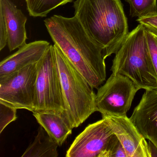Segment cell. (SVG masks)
<instances>
[{
    "label": "cell",
    "mask_w": 157,
    "mask_h": 157,
    "mask_svg": "<svg viewBox=\"0 0 157 157\" xmlns=\"http://www.w3.org/2000/svg\"><path fill=\"white\" fill-rule=\"evenodd\" d=\"M55 44L94 89L106 79L103 50L86 33L75 16L54 15L44 21Z\"/></svg>",
    "instance_id": "obj_1"
},
{
    "label": "cell",
    "mask_w": 157,
    "mask_h": 157,
    "mask_svg": "<svg viewBox=\"0 0 157 157\" xmlns=\"http://www.w3.org/2000/svg\"><path fill=\"white\" fill-rule=\"evenodd\" d=\"M74 16L105 59L116 54L129 33L121 0H76Z\"/></svg>",
    "instance_id": "obj_2"
},
{
    "label": "cell",
    "mask_w": 157,
    "mask_h": 157,
    "mask_svg": "<svg viewBox=\"0 0 157 157\" xmlns=\"http://www.w3.org/2000/svg\"><path fill=\"white\" fill-rule=\"evenodd\" d=\"M110 70L128 77L140 90L157 89V74L143 25L139 24L129 33L116 53Z\"/></svg>",
    "instance_id": "obj_3"
},
{
    "label": "cell",
    "mask_w": 157,
    "mask_h": 157,
    "mask_svg": "<svg viewBox=\"0 0 157 157\" xmlns=\"http://www.w3.org/2000/svg\"><path fill=\"white\" fill-rule=\"evenodd\" d=\"M65 104L64 115L72 128L97 112L94 88L54 44Z\"/></svg>",
    "instance_id": "obj_4"
},
{
    "label": "cell",
    "mask_w": 157,
    "mask_h": 157,
    "mask_svg": "<svg viewBox=\"0 0 157 157\" xmlns=\"http://www.w3.org/2000/svg\"><path fill=\"white\" fill-rule=\"evenodd\" d=\"M65 111L55 48L54 45H50L37 63L34 112L64 113Z\"/></svg>",
    "instance_id": "obj_5"
},
{
    "label": "cell",
    "mask_w": 157,
    "mask_h": 157,
    "mask_svg": "<svg viewBox=\"0 0 157 157\" xmlns=\"http://www.w3.org/2000/svg\"><path fill=\"white\" fill-rule=\"evenodd\" d=\"M140 90L124 75L112 74L97 89L96 105L102 116H125L137 92Z\"/></svg>",
    "instance_id": "obj_6"
},
{
    "label": "cell",
    "mask_w": 157,
    "mask_h": 157,
    "mask_svg": "<svg viewBox=\"0 0 157 157\" xmlns=\"http://www.w3.org/2000/svg\"><path fill=\"white\" fill-rule=\"evenodd\" d=\"M37 63L0 77V102L17 109L34 112Z\"/></svg>",
    "instance_id": "obj_7"
},
{
    "label": "cell",
    "mask_w": 157,
    "mask_h": 157,
    "mask_svg": "<svg viewBox=\"0 0 157 157\" xmlns=\"http://www.w3.org/2000/svg\"><path fill=\"white\" fill-rule=\"evenodd\" d=\"M106 117L90 124L79 134L67 151V157H101L113 135Z\"/></svg>",
    "instance_id": "obj_8"
},
{
    "label": "cell",
    "mask_w": 157,
    "mask_h": 157,
    "mask_svg": "<svg viewBox=\"0 0 157 157\" xmlns=\"http://www.w3.org/2000/svg\"><path fill=\"white\" fill-rule=\"evenodd\" d=\"M106 117L113 133L122 144L127 157H152L149 145L130 118L127 116Z\"/></svg>",
    "instance_id": "obj_9"
},
{
    "label": "cell",
    "mask_w": 157,
    "mask_h": 157,
    "mask_svg": "<svg viewBox=\"0 0 157 157\" xmlns=\"http://www.w3.org/2000/svg\"><path fill=\"white\" fill-rule=\"evenodd\" d=\"M130 119L143 137L157 149V89L146 90Z\"/></svg>",
    "instance_id": "obj_10"
},
{
    "label": "cell",
    "mask_w": 157,
    "mask_h": 157,
    "mask_svg": "<svg viewBox=\"0 0 157 157\" xmlns=\"http://www.w3.org/2000/svg\"><path fill=\"white\" fill-rule=\"evenodd\" d=\"M50 43L36 41L23 46L0 63V77L10 75L27 66L38 62L44 56Z\"/></svg>",
    "instance_id": "obj_11"
},
{
    "label": "cell",
    "mask_w": 157,
    "mask_h": 157,
    "mask_svg": "<svg viewBox=\"0 0 157 157\" xmlns=\"http://www.w3.org/2000/svg\"><path fill=\"white\" fill-rule=\"evenodd\" d=\"M0 12L3 14L8 31V45L10 52L26 44L27 18L11 0H0Z\"/></svg>",
    "instance_id": "obj_12"
},
{
    "label": "cell",
    "mask_w": 157,
    "mask_h": 157,
    "mask_svg": "<svg viewBox=\"0 0 157 157\" xmlns=\"http://www.w3.org/2000/svg\"><path fill=\"white\" fill-rule=\"evenodd\" d=\"M33 115L59 147H61L72 133V127L63 113L34 112Z\"/></svg>",
    "instance_id": "obj_13"
},
{
    "label": "cell",
    "mask_w": 157,
    "mask_h": 157,
    "mask_svg": "<svg viewBox=\"0 0 157 157\" xmlns=\"http://www.w3.org/2000/svg\"><path fill=\"white\" fill-rule=\"evenodd\" d=\"M57 143L40 126L33 142L28 147L22 157H57Z\"/></svg>",
    "instance_id": "obj_14"
},
{
    "label": "cell",
    "mask_w": 157,
    "mask_h": 157,
    "mask_svg": "<svg viewBox=\"0 0 157 157\" xmlns=\"http://www.w3.org/2000/svg\"><path fill=\"white\" fill-rule=\"evenodd\" d=\"M73 0H25L29 15L33 17H46L48 13L59 6Z\"/></svg>",
    "instance_id": "obj_15"
},
{
    "label": "cell",
    "mask_w": 157,
    "mask_h": 157,
    "mask_svg": "<svg viewBox=\"0 0 157 157\" xmlns=\"http://www.w3.org/2000/svg\"><path fill=\"white\" fill-rule=\"evenodd\" d=\"M129 5V15L132 18L157 13V0H125Z\"/></svg>",
    "instance_id": "obj_16"
},
{
    "label": "cell",
    "mask_w": 157,
    "mask_h": 157,
    "mask_svg": "<svg viewBox=\"0 0 157 157\" xmlns=\"http://www.w3.org/2000/svg\"><path fill=\"white\" fill-rule=\"evenodd\" d=\"M101 157H127L122 144L114 134L110 139Z\"/></svg>",
    "instance_id": "obj_17"
},
{
    "label": "cell",
    "mask_w": 157,
    "mask_h": 157,
    "mask_svg": "<svg viewBox=\"0 0 157 157\" xmlns=\"http://www.w3.org/2000/svg\"><path fill=\"white\" fill-rule=\"evenodd\" d=\"M17 109L0 102V133L11 122L17 119Z\"/></svg>",
    "instance_id": "obj_18"
},
{
    "label": "cell",
    "mask_w": 157,
    "mask_h": 157,
    "mask_svg": "<svg viewBox=\"0 0 157 157\" xmlns=\"http://www.w3.org/2000/svg\"><path fill=\"white\" fill-rule=\"evenodd\" d=\"M145 31L151 57L157 74V35L145 28Z\"/></svg>",
    "instance_id": "obj_19"
},
{
    "label": "cell",
    "mask_w": 157,
    "mask_h": 157,
    "mask_svg": "<svg viewBox=\"0 0 157 157\" xmlns=\"http://www.w3.org/2000/svg\"><path fill=\"white\" fill-rule=\"evenodd\" d=\"M136 21L145 29L157 35V13L138 18Z\"/></svg>",
    "instance_id": "obj_20"
},
{
    "label": "cell",
    "mask_w": 157,
    "mask_h": 157,
    "mask_svg": "<svg viewBox=\"0 0 157 157\" xmlns=\"http://www.w3.org/2000/svg\"><path fill=\"white\" fill-rule=\"evenodd\" d=\"M8 44V31L5 18L0 12V50L2 51Z\"/></svg>",
    "instance_id": "obj_21"
}]
</instances>
